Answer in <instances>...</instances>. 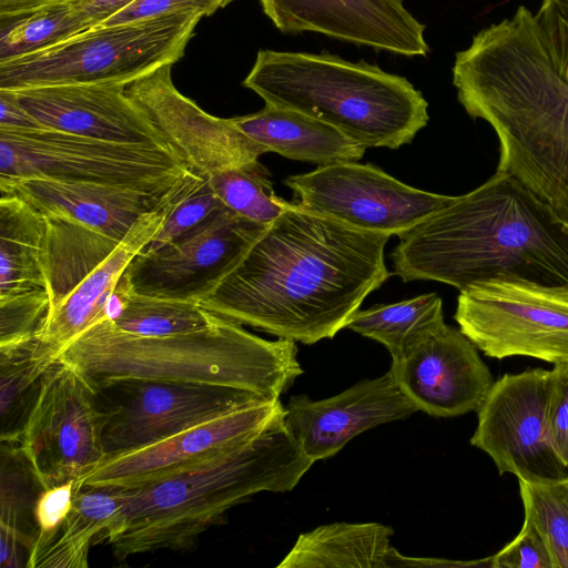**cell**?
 I'll return each mask as SVG.
<instances>
[{
	"instance_id": "7402d4cb",
	"label": "cell",
	"mask_w": 568,
	"mask_h": 568,
	"mask_svg": "<svg viewBox=\"0 0 568 568\" xmlns=\"http://www.w3.org/2000/svg\"><path fill=\"white\" fill-rule=\"evenodd\" d=\"M187 176V174H186ZM176 194L159 209L141 216L115 250L94 268L54 310L48 312L36 336L59 352L104 317L105 306L132 260L160 231Z\"/></svg>"
},
{
	"instance_id": "5b68a950",
	"label": "cell",
	"mask_w": 568,
	"mask_h": 568,
	"mask_svg": "<svg viewBox=\"0 0 568 568\" xmlns=\"http://www.w3.org/2000/svg\"><path fill=\"white\" fill-rule=\"evenodd\" d=\"M294 341L258 337L219 316L197 331L141 336L102 317L60 349L98 392L124 381L219 385L280 398L303 373Z\"/></svg>"
},
{
	"instance_id": "4fadbf2b",
	"label": "cell",
	"mask_w": 568,
	"mask_h": 568,
	"mask_svg": "<svg viewBox=\"0 0 568 568\" xmlns=\"http://www.w3.org/2000/svg\"><path fill=\"white\" fill-rule=\"evenodd\" d=\"M265 227L225 207L160 248L141 251L123 276L140 294L200 302Z\"/></svg>"
},
{
	"instance_id": "f546056e",
	"label": "cell",
	"mask_w": 568,
	"mask_h": 568,
	"mask_svg": "<svg viewBox=\"0 0 568 568\" xmlns=\"http://www.w3.org/2000/svg\"><path fill=\"white\" fill-rule=\"evenodd\" d=\"M38 481L19 444L1 443V566H20L19 546L31 550L38 532L29 521L31 484ZM39 483V481H38ZM31 526V525H30ZM32 527V526H31Z\"/></svg>"
},
{
	"instance_id": "f35d334b",
	"label": "cell",
	"mask_w": 568,
	"mask_h": 568,
	"mask_svg": "<svg viewBox=\"0 0 568 568\" xmlns=\"http://www.w3.org/2000/svg\"><path fill=\"white\" fill-rule=\"evenodd\" d=\"M233 0H136L100 26L130 23L145 19L183 12L209 17Z\"/></svg>"
},
{
	"instance_id": "603a6c76",
	"label": "cell",
	"mask_w": 568,
	"mask_h": 568,
	"mask_svg": "<svg viewBox=\"0 0 568 568\" xmlns=\"http://www.w3.org/2000/svg\"><path fill=\"white\" fill-rule=\"evenodd\" d=\"M231 120L268 152L293 160L320 165L358 161L366 150L328 123L268 104L255 113Z\"/></svg>"
},
{
	"instance_id": "277c9868",
	"label": "cell",
	"mask_w": 568,
	"mask_h": 568,
	"mask_svg": "<svg viewBox=\"0 0 568 568\" xmlns=\"http://www.w3.org/2000/svg\"><path fill=\"white\" fill-rule=\"evenodd\" d=\"M314 464L285 426L263 432L194 466L125 489L106 544L119 561L162 549L192 548L226 511L260 491L292 490Z\"/></svg>"
},
{
	"instance_id": "d590c367",
	"label": "cell",
	"mask_w": 568,
	"mask_h": 568,
	"mask_svg": "<svg viewBox=\"0 0 568 568\" xmlns=\"http://www.w3.org/2000/svg\"><path fill=\"white\" fill-rule=\"evenodd\" d=\"M51 305L47 290L0 296V346L36 335Z\"/></svg>"
},
{
	"instance_id": "8d00e7d4",
	"label": "cell",
	"mask_w": 568,
	"mask_h": 568,
	"mask_svg": "<svg viewBox=\"0 0 568 568\" xmlns=\"http://www.w3.org/2000/svg\"><path fill=\"white\" fill-rule=\"evenodd\" d=\"M493 568H555L548 546L531 520L524 519L518 535L490 556Z\"/></svg>"
},
{
	"instance_id": "60d3db41",
	"label": "cell",
	"mask_w": 568,
	"mask_h": 568,
	"mask_svg": "<svg viewBox=\"0 0 568 568\" xmlns=\"http://www.w3.org/2000/svg\"><path fill=\"white\" fill-rule=\"evenodd\" d=\"M79 487L77 481H68L41 490L33 511L39 529L36 540L44 539L57 530L69 515Z\"/></svg>"
},
{
	"instance_id": "74e56055",
	"label": "cell",
	"mask_w": 568,
	"mask_h": 568,
	"mask_svg": "<svg viewBox=\"0 0 568 568\" xmlns=\"http://www.w3.org/2000/svg\"><path fill=\"white\" fill-rule=\"evenodd\" d=\"M535 17L554 64L568 83V0H541Z\"/></svg>"
},
{
	"instance_id": "f1b7e54d",
	"label": "cell",
	"mask_w": 568,
	"mask_h": 568,
	"mask_svg": "<svg viewBox=\"0 0 568 568\" xmlns=\"http://www.w3.org/2000/svg\"><path fill=\"white\" fill-rule=\"evenodd\" d=\"M444 320L438 294L427 293L393 304L357 311L346 325L359 335L383 344L395 359Z\"/></svg>"
},
{
	"instance_id": "7c38bea8",
	"label": "cell",
	"mask_w": 568,
	"mask_h": 568,
	"mask_svg": "<svg viewBox=\"0 0 568 568\" xmlns=\"http://www.w3.org/2000/svg\"><path fill=\"white\" fill-rule=\"evenodd\" d=\"M550 386L548 369L505 374L494 382L477 409L470 445L485 452L500 475L513 474L525 481L568 477L548 434Z\"/></svg>"
},
{
	"instance_id": "e575fe53",
	"label": "cell",
	"mask_w": 568,
	"mask_h": 568,
	"mask_svg": "<svg viewBox=\"0 0 568 568\" xmlns=\"http://www.w3.org/2000/svg\"><path fill=\"white\" fill-rule=\"evenodd\" d=\"M225 207L213 191L209 176L191 171L172 202L160 231L142 251L160 248Z\"/></svg>"
},
{
	"instance_id": "d4e9b609",
	"label": "cell",
	"mask_w": 568,
	"mask_h": 568,
	"mask_svg": "<svg viewBox=\"0 0 568 568\" xmlns=\"http://www.w3.org/2000/svg\"><path fill=\"white\" fill-rule=\"evenodd\" d=\"M124 496L123 488L79 487L69 515L57 530L34 541L27 567H88L89 549L106 540Z\"/></svg>"
},
{
	"instance_id": "484cf974",
	"label": "cell",
	"mask_w": 568,
	"mask_h": 568,
	"mask_svg": "<svg viewBox=\"0 0 568 568\" xmlns=\"http://www.w3.org/2000/svg\"><path fill=\"white\" fill-rule=\"evenodd\" d=\"M47 220L14 195H0V296L48 291Z\"/></svg>"
},
{
	"instance_id": "e0dca14e",
	"label": "cell",
	"mask_w": 568,
	"mask_h": 568,
	"mask_svg": "<svg viewBox=\"0 0 568 568\" xmlns=\"http://www.w3.org/2000/svg\"><path fill=\"white\" fill-rule=\"evenodd\" d=\"M477 349L442 320L392 359L389 372L417 410L436 417L477 412L495 382Z\"/></svg>"
},
{
	"instance_id": "52a82bcc",
	"label": "cell",
	"mask_w": 568,
	"mask_h": 568,
	"mask_svg": "<svg viewBox=\"0 0 568 568\" xmlns=\"http://www.w3.org/2000/svg\"><path fill=\"white\" fill-rule=\"evenodd\" d=\"M202 18L183 12L88 29L45 50L0 62V89L129 85L178 62Z\"/></svg>"
},
{
	"instance_id": "d6986e66",
	"label": "cell",
	"mask_w": 568,
	"mask_h": 568,
	"mask_svg": "<svg viewBox=\"0 0 568 568\" xmlns=\"http://www.w3.org/2000/svg\"><path fill=\"white\" fill-rule=\"evenodd\" d=\"M415 412L388 371L325 399L292 396L284 407V422L301 450L315 463L336 455L363 432Z\"/></svg>"
},
{
	"instance_id": "7a4b0ae2",
	"label": "cell",
	"mask_w": 568,
	"mask_h": 568,
	"mask_svg": "<svg viewBox=\"0 0 568 568\" xmlns=\"http://www.w3.org/2000/svg\"><path fill=\"white\" fill-rule=\"evenodd\" d=\"M459 103L499 142L497 172L521 182L568 221V83L527 7L474 36L456 53Z\"/></svg>"
},
{
	"instance_id": "7bdbcfd3",
	"label": "cell",
	"mask_w": 568,
	"mask_h": 568,
	"mask_svg": "<svg viewBox=\"0 0 568 568\" xmlns=\"http://www.w3.org/2000/svg\"><path fill=\"white\" fill-rule=\"evenodd\" d=\"M85 17L90 29L120 12L136 0H71Z\"/></svg>"
},
{
	"instance_id": "d6a6232c",
	"label": "cell",
	"mask_w": 568,
	"mask_h": 568,
	"mask_svg": "<svg viewBox=\"0 0 568 568\" xmlns=\"http://www.w3.org/2000/svg\"><path fill=\"white\" fill-rule=\"evenodd\" d=\"M209 181L227 209L264 225L292 205L275 194L270 172L258 160L215 173Z\"/></svg>"
},
{
	"instance_id": "cb8c5ba5",
	"label": "cell",
	"mask_w": 568,
	"mask_h": 568,
	"mask_svg": "<svg viewBox=\"0 0 568 568\" xmlns=\"http://www.w3.org/2000/svg\"><path fill=\"white\" fill-rule=\"evenodd\" d=\"M389 526L334 523L298 536L277 568L408 567V557L390 546Z\"/></svg>"
},
{
	"instance_id": "ba28073f",
	"label": "cell",
	"mask_w": 568,
	"mask_h": 568,
	"mask_svg": "<svg viewBox=\"0 0 568 568\" xmlns=\"http://www.w3.org/2000/svg\"><path fill=\"white\" fill-rule=\"evenodd\" d=\"M190 169L168 146L0 128V181L45 179L165 193Z\"/></svg>"
},
{
	"instance_id": "3957f363",
	"label": "cell",
	"mask_w": 568,
	"mask_h": 568,
	"mask_svg": "<svg viewBox=\"0 0 568 568\" xmlns=\"http://www.w3.org/2000/svg\"><path fill=\"white\" fill-rule=\"evenodd\" d=\"M394 273L459 292L513 278L568 285V224L516 178L497 172L398 235Z\"/></svg>"
},
{
	"instance_id": "6da1fadb",
	"label": "cell",
	"mask_w": 568,
	"mask_h": 568,
	"mask_svg": "<svg viewBox=\"0 0 568 568\" xmlns=\"http://www.w3.org/2000/svg\"><path fill=\"white\" fill-rule=\"evenodd\" d=\"M389 237L292 203L199 304L280 338H333L392 276L384 256Z\"/></svg>"
},
{
	"instance_id": "b9f144b4",
	"label": "cell",
	"mask_w": 568,
	"mask_h": 568,
	"mask_svg": "<svg viewBox=\"0 0 568 568\" xmlns=\"http://www.w3.org/2000/svg\"><path fill=\"white\" fill-rule=\"evenodd\" d=\"M0 128H42L17 101L10 90L0 89Z\"/></svg>"
},
{
	"instance_id": "2e32d148",
	"label": "cell",
	"mask_w": 568,
	"mask_h": 568,
	"mask_svg": "<svg viewBox=\"0 0 568 568\" xmlns=\"http://www.w3.org/2000/svg\"><path fill=\"white\" fill-rule=\"evenodd\" d=\"M283 414L280 398L235 409L154 444L106 457L79 486H144L251 439Z\"/></svg>"
},
{
	"instance_id": "836d02e7",
	"label": "cell",
	"mask_w": 568,
	"mask_h": 568,
	"mask_svg": "<svg viewBox=\"0 0 568 568\" xmlns=\"http://www.w3.org/2000/svg\"><path fill=\"white\" fill-rule=\"evenodd\" d=\"M518 484L525 518L542 535L554 567L568 568V477Z\"/></svg>"
},
{
	"instance_id": "8992f818",
	"label": "cell",
	"mask_w": 568,
	"mask_h": 568,
	"mask_svg": "<svg viewBox=\"0 0 568 568\" xmlns=\"http://www.w3.org/2000/svg\"><path fill=\"white\" fill-rule=\"evenodd\" d=\"M242 84L265 104L328 123L365 149L408 144L429 120L427 101L406 78L326 52L260 50Z\"/></svg>"
},
{
	"instance_id": "83f0119b",
	"label": "cell",
	"mask_w": 568,
	"mask_h": 568,
	"mask_svg": "<svg viewBox=\"0 0 568 568\" xmlns=\"http://www.w3.org/2000/svg\"><path fill=\"white\" fill-rule=\"evenodd\" d=\"M59 351L36 335L0 346V437L19 444L24 425L38 399L47 369Z\"/></svg>"
},
{
	"instance_id": "8fae6325",
	"label": "cell",
	"mask_w": 568,
	"mask_h": 568,
	"mask_svg": "<svg viewBox=\"0 0 568 568\" xmlns=\"http://www.w3.org/2000/svg\"><path fill=\"white\" fill-rule=\"evenodd\" d=\"M297 204L356 230L400 235L454 196L412 187L378 166L356 161L318 165L284 180Z\"/></svg>"
},
{
	"instance_id": "ac0fdd59",
	"label": "cell",
	"mask_w": 568,
	"mask_h": 568,
	"mask_svg": "<svg viewBox=\"0 0 568 568\" xmlns=\"http://www.w3.org/2000/svg\"><path fill=\"white\" fill-rule=\"evenodd\" d=\"M284 33L312 31L393 53L427 55L425 26L403 0H260Z\"/></svg>"
},
{
	"instance_id": "4dcf8cb0",
	"label": "cell",
	"mask_w": 568,
	"mask_h": 568,
	"mask_svg": "<svg viewBox=\"0 0 568 568\" xmlns=\"http://www.w3.org/2000/svg\"><path fill=\"white\" fill-rule=\"evenodd\" d=\"M88 29V20L71 0L0 17V62L45 50Z\"/></svg>"
},
{
	"instance_id": "9c48e42d",
	"label": "cell",
	"mask_w": 568,
	"mask_h": 568,
	"mask_svg": "<svg viewBox=\"0 0 568 568\" xmlns=\"http://www.w3.org/2000/svg\"><path fill=\"white\" fill-rule=\"evenodd\" d=\"M454 318L488 357L568 362V285L513 278L478 282L460 291Z\"/></svg>"
},
{
	"instance_id": "ffe728a7",
	"label": "cell",
	"mask_w": 568,
	"mask_h": 568,
	"mask_svg": "<svg viewBox=\"0 0 568 568\" xmlns=\"http://www.w3.org/2000/svg\"><path fill=\"white\" fill-rule=\"evenodd\" d=\"M125 89L123 84L105 83L10 91L42 128L109 141L168 146L149 119L130 100Z\"/></svg>"
},
{
	"instance_id": "4316f807",
	"label": "cell",
	"mask_w": 568,
	"mask_h": 568,
	"mask_svg": "<svg viewBox=\"0 0 568 568\" xmlns=\"http://www.w3.org/2000/svg\"><path fill=\"white\" fill-rule=\"evenodd\" d=\"M50 311L54 310L120 244L73 219L44 215Z\"/></svg>"
},
{
	"instance_id": "44dd1931",
	"label": "cell",
	"mask_w": 568,
	"mask_h": 568,
	"mask_svg": "<svg viewBox=\"0 0 568 568\" xmlns=\"http://www.w3.org/2000/svg\"><path fill=\"white\" fill-rule=\"evenodd\" d=\"M185 175L165 193H145L92 183L24 179L0 181V195H14L43 215L70 217L122 241L141 216L159 209L176 194Z\"/></svg>"
},
{
	"instance_id": "5bb4252c",
	"label": "cell",
	"mask_w": 568,
	"mask_h": 568,
	"mask_svg": "<svg viewBox=\"0 0 568 568\" xmlns=\"http://www.w3.org/2000/svg\"><path fill=\"white\" fill-rule=\"evenodd\" d=\"M113 386L120 387L123 396L106 412L102 434L106 457L154 444L235 409L276 399L207 384L124 381Z\"/></svg>"
},
{
	"instance_id": "30bf717a",
	"label": "cell",
	"mask_w": 568,
	"mask_h": 568,
	"mask_svg": "<svg viewBox=\"0 0 568 568\" xmlns=\"http://www.w3.org/2000/svg\"><path fill=\"white\" fill-rule=\"evenodd\" d=\"M97 390L69 362L58 357L47 369L19 446L43 489L77 481L106 457L102 434L106 412Z\"/></svg>"
},
{
	"instance_id": "ab89813d",
	"label": "cell",
	"mask_w": 568,
	"mask_h": 568,
	"mask_svg": "<svg viewBox=\"0 0 568 568\" xmlns=\"http://www.w3.org/2000/svg\"><path fill=\"white\" fill-rule=\"evenodd\" d=\"M550 371L548 434L555 453L568 468V362L555 364Z\"/></svg>"
},
{
	"instance_id": "9a60e30c",
	"label": "cell",
	"mask_w": 568,
	"mask_h": 568,
	"mask_svg": "<svg viewBox=\"0 0 568 568\" xmlns=\"http://www.w3.org/2000/svg\"><path fill=\"white\" fill-rule=\"evenodd\" d=\"M171 69V64L159 68L126 85L125 92L191 171L211 176L268 152L231 119L211 115L183 95Z\"/></svg>"
},
{
	"instance_id": "ee69618b",
	"label": "cell",
	"mask_w": 568,
	"mask_h": 568,
	"mask_svg": "<svg viewBox=\"0 0 568 568\" xmlns=\"http://www.w3.org/2000/svg\"><path fill=\"white\" fill-rule=\"evenodd\" d=\"M62 0H0V17L29 12Z\"/></svg>"
},
{
	"instance_id": "1f68e13d",
	"label": "cell",
	"mask_w": 568,
	"mask_h": 568,
	"mask_svg": "<svg viewBox=\"0 0 568 568\" xmlns=\"http://www.w3.org/2000/svg\"><path fill=\"white\" fill-rule=\"evenodd\" d=\"M217 318L199 302L144 295L130 287L121 313L111 322L130 334L168 336L205 328Z\"/></svg>"
}]
</instances>
